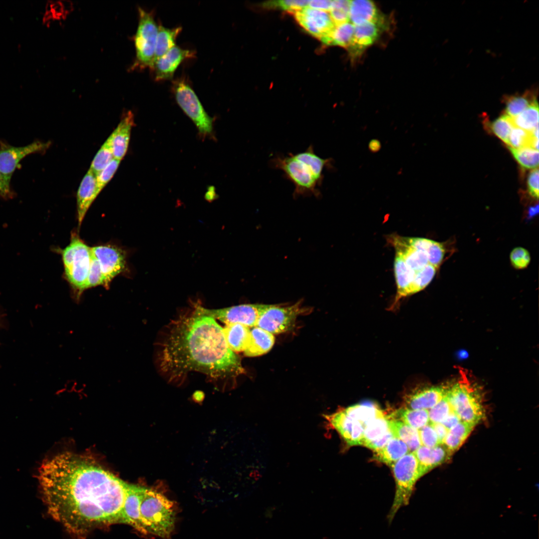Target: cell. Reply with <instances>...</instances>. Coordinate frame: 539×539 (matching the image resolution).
I'll use <instances>...</instances> for the list:
<instances>
[{
	"mask_svg": "<svg viewBox=\"0 0 539 539\" xmlns=\"http://www.w3.org/2000/svg\"><path fill=\"white\" fill-rule=\"evenodd\" d=\"M39 483L48 514L76 537H84L98 527L124 524L129 484L91 457L58 454L42 464Z\"/></svg>",
	"mask_w": 539,
	"mask_h": 539,
	"instance_id": "obj_1",
	"label": "cell"
},
{
	"mask_svg": "<svg viewBox=\"0 0 539 539\" xmlns=\"http://www.w3.org/2000/svg\"><path fill=\"white\" fill-rule=\"evenodd\" d=\"M156 363L168 382L178 384L193 371L222 383L244 371L240 357L226 343L223 328L194 307L164 327L157 343Z\"/></svg>",
	"mask_w": 539,
	"mask_h": 539,
	"instance_id": "obj_2",
	"label": "cell"
},
{
	"mask_svg": "<svg viewBox=\"0 0 539 539\" xmlns=\"http://www.w3.org/2000/svg\"><path fill=\"white\" fill-rule=\"evenodd\" d=\"M139 512L144 534L163 538L171 535L175 527L176 507L161 491L143 486Z\"/></svg>",
	"mask_w": 539,
	"mask_h": 539,
	"instance_id": "obj_3",
	"label": "cell"
},
{
	"mask_svg": "<svg viewBox=\"0 0 539 539\" xmlns=\"http://www.w3.org/2000/svg\"><path fill=\"white\" fill-rule=\"evenodd\" d=\"M447 395L453 411L461 420L477 424L483 419L484 410L479 388L465 374L451 387Z\"/></svg>",
	"mask_w": 539,
	"mask_h": 539,
	"instance_id": "obj_4",
	"label": "cell"
},
{
	"mask_svg": "<svg viewBox=\"0 0 539 539\" xmlns=\"http://www.w3.org/2000/svg\"><path fill=\"white\" fill-rule=\"evenodd\" d=\"M272 167L281 170L284 176L293 184L294 197L314 195L319 197V187L323 180L315 174L305 162L289 153L287 156H277L271 160Z\"/></svg>",
	"mask_w": 539,
	"mask_h": 539,
	"instance_id": "obj_5",
	"label": "cell"
},
{
	"mask_svg": "<svg viewBox=\"0 0 539 539\" xmlns=\"http://www.w3.org/2000/svg\"><path fill=\"white\" fill-rule=\"evenodd\" d=\"M395 480V494L390 510L387 515L389 523L398 510L407 505L417 481L420 478L418 464L413 452L405 455L391 466Z\"/></svg>",
	"mask_w": 539,
	"mask_h": 539,
	"instance_id": "obj_6",
	"label": "cell"
},
{
	"mask_svg": "<svg viewBox=\"0 0 539 539\" xmlns=\"http://www.w3.org/2000/svg\"><path fill=\"white\" fill-rule=\"evenodd\" d=\"M64 272L68 282L79 297L84 290L92 258L91 248L74 237L62 251Z\"/></svg>",
	"mask_w": 539,
	"mask_h": 539,
	"instance_id": "obj_7",
	"label": "cell"
},
{
	"mask_svg": "<svg viewBox=\"0 0 539 539\" xmlns=\"http://www.w3.org/2000/svg\"><path fill=\"white\" fill-rule=\"evenodd\" d=\"M138 13V24L134 39L136 58L132 68H151L154 62L158 25L152 11L139 7Z\"/></svg>",
	"mask_w": 539,
	"mask_h": 539,
	"instance_id": "obj_8",
	"label": "cell"
},
{
	"mask_svg": "<svg viewBox=\"0 0 539 539\" xmlns=\"http://www.w3.org/2000/svg\"><path fill=\"white\" fill-rule=\"evenodd\" d=\"M172 89L177 103L196 125L200 135L203 138L212 136L213 120L187 81L184 78L174 80Z\"/></svg>",
	"mask_w": 539,
	"mask_h": 539,
	"instance_id": "obj_9",
	"label": "cell"
},
{
	"mask_svg": "<svg viewBox=\"0 0 539 539\" xmlns=\"http://www.w3.org/2000/svg\"><path fill=\"white\" fill-rule=\"evenodd\" d=\"M268 304H243L219 308H206L195 303L194 308L199 314L218 319L226 324L240 323L249 327L256 326L259 319Z\"/></svg>",
	"mask_w": 539,
	"mask_h": 539,
	"instance_id": "obj_10",
	"label": "cell"
},
{
	"mask_svg": "<svg viewBox=\"0 0 539 539\" xmlns=\"http://www.w3.org/2000/svg\"><path fill=\"white\" fill-rule=\"evenodd\" d=\"M307 312L300 301L289 306L268 305L261 315L256 326L271 333L279 334L291 330L297 317Z\"/></svg>",
	"mask_w": 539,
	"mask_h": 539,
	"instance_id": "obj_11",
	"label": "cell"
},
{
	"mask_svg": "<svg viewBox=\"0 0 539 539\" xmlns=\"http://www.w3.org/2000/svg\"><path fill=\"white\" fill-rule=\"evenodd\" d=\"M50 143L34 140L23 146H13L0 140V172L9 184L15 170L20 168V162L26 156L34 153H44Z\"/></svg>",
	"mask_w": 539,
	"mask_h": 539,
	"instance_id": "obj_12",
	"label": "cell"
},
{
	"mask_svg": "<svg viewBox=\"0 0 539 539\" xmlns=\"http://www.w3.org/2000/svg\"><path fill=\"white\" fill-rule=\"evenodd\" d=\"M93 256L98 261L107 287L111 281L122 272L125 267V256L120 249L110 245L91 248Z\"/></svg>",
	"mask_w": 539,
	"mask_h": 539,
	"instance_id": "obj_13",
	"label": "cell"
},
{
	"mask_svg": "<svg viewBox=\"0 0 539 539\" xmlns=\"http://www.w3.org/2000/svg\"><path fill=\"white\" fill-rule=\"evenodd\" d=\"M293 14L296 21L305 30L321 41L330 33L335 26L327 11L306 6Z\"/></svg>",
	"mask_w": 539,
	"mask_h": 539,
	"instance_id": "obj_14",
	"label": "cell"
},
{
	"mask_svg": "<svg viewBox=\"0 0 539 539\" xmlns=\"http://www.w3.org/2000/svg\"><path fill=\"white\" fill-rule=\"evenodd\" d=\"M324 417L330 426L339 433L348 445H361L364 428L357 420L346 414L343 409Z\"/></svg>",
	"mask_w": 539,
	"mask_h": 539,
	"instance_id": "obj_15",
	"label": "cell"
},
{
	"mask_svg": "<svg viewBox=\"0 0 539 539\" xmlns=\"http://www.w3.org/2000/svg\"><path fill=\"white\" fill-rule=\"evenodd\" d=\"M195 51L175 45L155 61L151 69L157 81L170 79L180 64L185 60L195 57Z\"/></svg>",
	"mask_w": 539,
	"mask_h": 539,
	"instance_id": "obj_16",
	"label": "cell"
},
{
	"mask_svg": "<svg viewBox=\"0 0 539 539\" xmlns=\"http://www.w3.org/2000/svg\"><path fill=\"white\" fill-rule=\"evenodd\" d=\"M448 387L431 386L417 388L405 397V407L411 409H430L447 394Z\"/></svg>",
	"mask_w": 539,
	"mask_h": 539,
	"instance_id": "obj_17",
	"label": "cell"
},
{
	"mask_svg": "<svg viewBox=\"0 0 539 539\" xmlns=\"http://www.w3.org/2000/svg\"><path fill=\"white\" fill-rule=\"evenodd\" d=\"M385 25L368 22L354 25L352 40L348 50L353 58L360 55L379 38Z\"/></svg>",
	"mask_w": 539,
	"mask_h": 539,
	"instance_id": "obj_18",
	"label": "cell"
},
{
	"mask_svg": "<svg viewBox=\"0 0 539 539\" xmlns=\"http://www.w3.org/2000/svg\"><path fill=\"white\" fill-rule=\"evenodd\" d=\"M134 117L131 111L127 112L120 123L109 136L114 158L121 160L125 156L129 146Z\"/></svg>",
	"mask_w": 539,
	"mask_h": 539,
	"instance_id": "obj_19",
	"label": "cell"
},
{
	"mask_svg": "<svg viewBox=\"0 0 539 539\" xmlns=\"http://www.w3.org/2000/svg\"><path fill=\"white\" fill-rule=\"evenodd\" d=\"M99 193L96 175L89 169L83 178L77 192L78 227H80L86 212Z\"/></svg>",
	"mask_w": 539,
	"mask_h": 539,
	"instance_id": "obj_20",
	"label": "cell"
},
{
	"mask_svg": "<svg viewBox=\"0 0 539 539\" xmlns=\"http://www.w3.org/2000/svg\"><path fill=\"white\" fill-rule=\"evenodd\" d=\"M349 21L354 25L368 22L385 25V19L375 4L369 0H350Z\"/></svg>",
	"mask_w": 539,
	"mask_h": 539,
	"instance_id": "obj_21",
	"label": "cell"
},
{
	"mask_svg": "<svg viewBox=\"0 0 539 539\" xmlns=\"http://www.w3.org/2000/svg\"><path fill=\"white\" fill-rule=\"evenodd\" d=\"M413 453L418 462L420 477L444 463L452 454L443 444L433 448L422 445Z\"/></svg>",
	"mask_w": 539,
	"mask_h": 539,
	"instance_id": "obj_22",
	"label": "cell"
},
{
	"mask_svg": "<svg viewBox=\"0 0 539 539\" xmlns=\"http://www.w3.org/2000/svg\"><path fill=\"white\" fill-rule=\"evenodd\" d=\"M143 487L129 484L123 508L124 524L130 525L142 533L139 509Z\"/></svg>",
	"mask_w": 539,
	"mask_h": 539,
	"instance_id": "obj_23",
	"label": "cell"
},
{
	"mask_svg": "<svg viewBox=\"0 0 539 539\" xmlns=\"http://www.w3.org/2000/svg\"><path fill=\"white\" fill-rule=\"evenodd\" d=\"M224 336L229 348L233 352L244 351L251 340V330L240 323L226 324L223 328Z\"/></svg>",
	"mask_w": 539,
	"mask_h": 539,
	"instance_id": "obj_24",
	"label": "cell"
},
{
	"mask_svg": "<svg viewBox=\"0 0 539 539\" xmlns=\"http://www.w3.org/2000/svg\"><path fill=\"white\" fill-rule=\"evenodd\" d=\"M275 341L273 334L258 326L251 330V340L244 351L247 356L254 357L267 353L272 347Z\"/></svg>",
	"mask_w": 539,
	"mask_h": 539,
	"instance_id": "obj_25",
	"label": "cell"
},
{
	"mask_svg": "<svg viewBox=\"0 0 539 539\" xmlns=\"http://www.w3.org/2000/svg\"><path fill=\"white\" fill-rule=\"evenodd\" d=\"M388 427L393 437L404 442L410 452L422 446L418 429L395 419L388 420Z\"/></svg>",
	"mask_w": 539,
	"mask_h": 539,
	"instance_id": "obj_26",
	"label": "cell"
},
{
	"mask_svg": "<svg viewBox=\"0 0 539 539\" xmlns=\"http://www.w3.org/2000/svg\"><path fill=\"white\" fill-rule=\"evenodd\" d=\"M409 452V449L404 442L393 437L383 447L374 452L373 458L391 467Z\"/></svg>",
	"mask_w": 539,
	"mask_h": 539,
	"instance_id": "obj_27",
	"label": "cell"
},
{
	"mask_svg": "<svg viewBox=\"0 0 539 539\" xmlns=\"http://www.w3.org/2000/svg\"><path fill=\"white\" fill-rule=\"evenodd\" d=\"M394 267L397 297L399 298L409 295L416 272L410 269L402 257L397 254L395 255Z\"/></svg>",
	"mask_w": 539,
	"mask_h": 539,
	"instance_id": "obj_28",
	"label": "cell"
},
{
	"mask_svg": "<svg viewBox=\"0 0 539 539\" xmlns=\"http://www.w3.org/2000/svg\"><path fill=\"white\" fill-rule=\"evenodd\" d=\"M343 410L349 416L357 420L364 428L373 420L385 416L376 404L368 401L350 406Z\"/></svg>",
	"mask_w": 539,
	"mask_h": 539,
	"instance_id": "obj_29",
	"label": "cell"
},
{
	"mask_svg": "<svg viewBox=\"0 0 539 539\" xmlns=\"http://www.w3.org/2000/svg\"><path fill=\"white\" fill-rule=\"evenodd\" d=\"M476 424L461 420L448 431L442 444L451 454L463 444Z\"/></svg>",
	"mask_w": 539,
	"mask_h": 539,
	"instance_id": "obj_30",
	"label": "cell"
},
{
	"mask_svg": "<svg viewBox=\"0 0 539 539\" xmlns=\"http://www.w3.org/2000/svg\"><path fill=\"white\" fill-rule=\"evenodd\" d=\"M180 26L172 28L158 25L154 62L176 45V38L182 30Z\"/></svg>",
	"mask_w": 539,
	"mask_h": 539,
	"instance_id": "obj_31",
	"label": "cell"
},
{
	"mask_svg": "<svg viewBox=\"0 0 539 539\" xmlns=\"http://www.w3.org/2000/svg\"><path fill=\"white\" fill-rule=\"evenodd\" d=\"M354 31V25L350 21L336 24L321 41L327 45L348 48L352 40Z\"/></svg>",
	"mask_w": 539,
	"mask_h": 539,
	"instance_id": "obj_32",
	"label": "cell"
},
{
	"mask_svg": "<svg viewBox=\"0 0 539 539\" xmlns=\"http://www.w3.org/2000/svg\"><path fill=\"white\" fill-rule=\"evenodd\" d=\"M391 416L396 417L411 427L419 429L429 423V411L427 409H411L401 408L394 412Z\"/></svg>",
	"mask_w": 539,
	"mask_h": 539,
	"instance_id": "obj_33",
	"label": "cell"
},
{
	"mask_svg": "<svg viewBox=\"0 0 539 539\" xmlns=\"http://www.w3.org/2000/svg\"><path fill=\"white\" fill-rule=\"evenodd\" d=\"M513 126L529 132L539 127V105L536 99L519 115L511 117Z\"/></svg>",
	"mask_w": 539,
	"mask_h": 539,
	"instance_id": "obj_34",
	"label": "cell"
},
{
	"mask_svg": "<svg viewBox=\"0 0 539 539\" xmlns=\"http://www.w3.org/2000/svg\"><path fill=\"white\" fill-rule=\"evenodd\" d=\"M507 144L514 149L530 147L539 151V138L534 137L532 132L516 126L512 128Z\"/></svg>",
	"mask_w": 539,
	"mask_h": 539,
	"instance_id": "obj_35",
	"label": "cell"
},
{
	"mask_svg": "<svg viewBox=\"0 0 539 539\" xmlns=\"http://www.w3.org/2000/svg\"><path fill=\"white\" fill-rule=\"evenodd\" d=\"M389 419L385 416L376 418L364 427L361 445L366 446L370 442L381 437L389 431Z\"/></svg>",
	"mask_w": 539,
	"mask_h": 539,
	"instance_id": "obj_36",
	"label": "cell"
},
{
	"mask_svg": "<svg viewBox=\"0 0 539 539\" xmlns=\"http://www.w3.org/2000/svg\"><path fill=\"white\" fill-rule=\"evenodd\" d=\"M512 155L525 169H536L539 166V151L530 147L520 149L508 147Z\"/></svg>",
	"mask_w": 539,
	"mask_h": 539,
	"instance_id": "obj_37",
	"label": "cell"
},
{
	"mask_svg": "<svg viewBox=\"0 0 539 539\" xmlns=\"http://www.w3.org/2000/svg\"><path fill=\"white\" fill-rule=\"evenodd\" d=\"M536 100L534 96L526 93L518 96H513L507 99L506 114L514 117L522 112Z\"/></svg>",
	"mask_w": 539,
	"mask_h": 539,
	"instance_id": "obj_38",
	"label": "cell"
},
{
	"mask_svg": "<svg viewBox=\"0 0 539 539\" xmlns=\"http://www.w3.org/2000/svg\"><path fill=\"white\" fill-rule=\"evenodd\" d=\"M113 159L110 140L108 138L96 154L89 170L96 175Z\"/></svg>",
	"mask_w": 539,
	"mask_h": 539,
	"instance_id": "obj_39",
	"label": "cell"
},
{
	"mask_svg": "<svg viewBox=\"0 0 539 539\" xmlns=\"http://www.w3.org/2000/svg\"><path fill=\"white\" fill-rule=\"evenodd\" d=\"M437 268L428 264L416 272L414 279L411 286L410 295L424 289L433 279Z\"/></svg>",
	"mask_w": 539,
	"mask_h": 539,
	"instance_id": "obj_40",
	"label": "cell"
},
{
	"mask_svg": "<svg viewBox=\"0 0 539 539\" xmlns=\"http://www.w3.org/2000/svg\"><path fill=\"white\" fill-rule=\"evenodd\" d=\"M489 126L491 131L507 144L514 126L511 117L506 114H503L492 122Z\"/></svg>",
	"mask_w": 539,
	"mask_h": 539,
	"instance_id": "obj_41",
	"label": "cell"
},
{
	"mask_svg": "<svg viewBox=\"0 0 539 539\" xmlns=\"http://www.w3.org/2000/svg\"><path fill=\"white\" fill-rule=\"evenodd\" d=\"M349 5L350 0H332L331 7L329 13L335 25L349 21Z\"/></svg>",
	"mask_w": 539,
	"mask_h": 539,
	"instance_id": "obj_42",
	"label": "cell"
},
{
	"mask_svg": "<svg viewBox=\"0 0 539 539\" xmlns=\"http://www.w3.org/2000/svg\"><path fill=\"white\" fill-rule=\"evenodd\" d=\"M428 411L429 423H442L453 411L447 394L436 405Z\"/></svg>",
	"mask_w": 539,
	"mask_h": 539,
	"instance_id": "obj_43",
	"label": "cell"
},
{
	"mask_svg": "<svg viewBox=\"0 0 539 539\" xmlns=\"http://www.w3.org/2000/svg\"><path fill=\"white\" fill-rule=\"evenodd\" d=\"M99 285L105 286L104 278L98 261L92 254L89 272L84 287V290Z\"/></svg>",
	"mask_w": 539,
	"mask_h": 539,
	"instance_id": "obj_44",
	"label": "cell"
},
{
	"mask_svg": "<svg viewBox=\"0 0 539 539\" xmlns=\"http://www.w3.org/2000/svg\"><path fill=\"white\" fill-rule=\"evenodd\" d=\"M120 163V160L114 158L108 165L96 175L97 185L100 192L113 177Z\"/></svg>",
	"mask_w": 539,
	"mask_h": 539,
	"instance_id": "obj_45",
	"label": "cell"
},
{
	"mask_svg": "<svg viewBox=\"0 0 539 539\" xmlns=\"http://www.w3.org/2000/svg\"><path fill=\"white\" fill-rule=\"evenodd\" d=\"M512 265L516 269L526 268L531 262V256L529 251L522 247L514 248L510 256Z\"/></svg>",
	"mask_w": 539,
	"mask_h": 539,
	"instance_id": "obj_46",
	"label": "cell"
},
{
	"mask_svg": "<svg viewBox=\"0 0 539 539\" xmlns=\"http://www.w3.org/2000/svg\"><path fill=\"white\" fill-rule=\"evenodd\" d=\"M309 0H277L270 1L264 3L268 7H278L294 13L303 8L308 6Z\"/></svg>",
	"mask_w": 539,
	"mask_h": 539,
	"instance_id": "obj_47",
	"label": "cell"
},
{
	"mask_svg": "<svg viewBox=\"0 0 539 539\" xmlns=\"http://www.w3.org/2000/svg\"><path fill=\"white\" fill-rule=\"evenodd\" d=\"M427 253L429 264L438 269L442 263L445 256L444 245L433 241Z\"/></svg>",
	"mask_w": 539,
	"mask_h": 539,
	"instance_id": "obj_48",
	"label": "cell"
},
{
	"mask_svg": "<svg viewBox=\"0 0 539 539\" xmlns=\"http://www.w3.org/2000/svg\"><path fill=\"white\" fill-rule=\"evenodd\" d=\"M418 430L422 446L433 448L440 445L436 432L430 423Z\"/></svg>",
	"mask_w": 539,
	"mask_h": 539,
	"instance_id": "obj_49",
	"label": "cell"
},
{
	"mask_svg": "<svg viewBox=\"0 0 539 539\" xmlns=\"http://www.w3.org/2000/svg\"><path fill=\"white\" fill-rule=\"evenodd\" d=\"M528 191L534 198L539 199V169H534L528 175L527 179Z\"/></svg>",
	"mask_w": 539,
	"mask_h": 539,
	"instance_id": "obj_50",
	"label": "cell"
},
{
	"mask_svg": "<svg viewBox=\"0 0 539 539\" xmlns=\"http://www.w3.org/2000/svg\"><path fill=\"white\" fill-rule=\"evenodd\" d=\"M393 437H394L389 430L381 437L369 443L366 447L372 449L374 452L376 451L383 447Z\"/></svg>",
	"mask_w": 539,
	"mask_h": 539,
	"instance_id": "obj_51",
	"label": "cell"
},
{
	"mask_svg": "<svg viewBox=\"0 0 539 539\" xmlns=\"http://www.w3.org/2000/svg\"><path fill=\"white\" fill-rule=\"evenodd\" d=\"M15 195V193L10 187V184L5 180L0 172V198L8 200L12 199Z\"/></svg>",
	"mask_w": 539,
	"mask_h": 539,
	"instance_id": "obj_52",
	"label": "cell"
},
{
	"mask_svg": "<svg viewBox=\"0 0 539 539\" xmlns=\"http://www.w3.org/2000/svg\"><path fill=\"white\" fill-rule=\"evenodd\" d=\"M332 4V0H309L308 6L320 10L329 12Z\"/></svg>",
	"mask_w": 539,
	"mask_h": 539,
	"instance_id": "obj_53",
	"label": "cell"
},
{
	"mask_svg": "<svg viewBox=\"0 0 539 539\" xmlns=\"http://www.w3.org/2000/svg\"><path fill=\"white\" fill-rule=\"evenodd\" d=\"M437 435L440 444H442L449 430L441 423H430Z\"/></svg>",
	"mask_w": 539,
	"mask_h": 539,
	"instance_id": "obj_54",
	"label": "cell"
},
{
	"mask_svg": "<svg viewBox=\"0 0 539 539\" xmlns=\"http://www.w3.org/2000/svg\"><path fill=\"white\" fill-rule=\"evenodd\" d=\"M461 419L453 411L442 422V424L448 430L451 429L457 424H458Z\"/></svg>",
	"mask_w": 539,
	"mask_h": 539,
	"instance_id": "obj_55",
	"label": "cell"
},
{
	"mask_svg": "<svg viewBox=\"0 0 539 539\" xmlns=\"http://www.w3.org/2000/svg\"><path fill=\"white\" fill-rule=\"evenodd\" d=\"M368 148L372 153L378 152L381 148V142L378 139H373L371 140L368 143Z\"/></svg>",
	"mask_w": 539,
	"mask_h": 539,
	"instance_id": "obj_56",
	"label": "cell"
}]
</instances>
